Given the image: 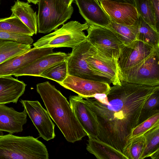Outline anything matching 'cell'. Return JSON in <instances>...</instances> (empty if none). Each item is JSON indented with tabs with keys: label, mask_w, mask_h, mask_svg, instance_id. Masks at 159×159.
I'll use <instances>...</instances> for the list:
<instances>
[{
	"label": "cell",
	"mask_w": 159,
	"mask_h": 159,
	"mask_svg": "<svg viewBox=\"0 0 159 159\" xmlns=\"http://www.w3.org/2000/svg\"><path fill=\"white\" fill-rule=\"evenodd\" d=\"M1 4V0H0V4Z\"/></svg>",
	"instance_id": "obj_37"
},
{
	"label": "cell",
	"mask_w": 159,
	"mask_h": 159,
	"mask_svg": "<svg viewBox=\"0 0 159 159\" xmlns=\"http://www.w3.org/2000/svg\"><path fill=\"white\" fill-rule=\"evenodd\" d=\"M159 113V90L153 93L144 105L139 118L138 125L151 116Z\"/></svg>",
	"instance_id": "obj_30"
},
{
	"label": "cell",
	"mask_w": 159,
	"mask_h": 159,
	"mask_svg": "<svg viewBox=\"0 0 159 159\" xmlns=\"http://www.w3.org/2000/svg\"><path fill=\"white\" fill-rule=\"evenodd\" d=\"M26 84L11 75L0 76V104L16 103L24 93Z\"/></svg>",
	"instance_id": "obj_19"
},
{
	"label": "cell",
	"mask_w": 159,
	"mask_h": 159,
	"mask_svg": "<svg viewBox=\"0 0 159 159\" xmlns=\"http://www.w3.org/2000/svg\"><path fill=\"white\" fill-rule=\"evenodd\" d=\"M145 145L140 159L150 157L156 153L159 152V125L145 132Z\"/></svg>",
	"instance_id": "obj_26"
},
{
	"label": "cell",
	"mask_w": 159,
	"mask_h": 159,
	"mask_svg": "<svg viewBox=\"0 0 159 159\" xmlns=\"http://www.w3.org/2000/svg\"><path fill=\"white\" fill-rule=\"evenodd\" d=\"M74 0H61L63 3L67 6L69 7Z\"/></svg>",
	"instance_id": "obj_35"
},
{
	"label": "cell",
	"mask_w": 159,
	"mask_h": 159,
	"mask_svg": "<svg viewBox=\"0 0 159 159\" xmlns=\"http://www.w3.org/2000/svg\"><path fill=\"white\" fill-rule=\"evenodd\" d=\"M68 54L62 52H53L43 56L15 72L16 77L24 75L40 76L50 67L66 60Z\"/></svg>",
	"instance_id": "obj_16"
},
{
	"label": "cell",
	"mask_w": 159,
	"mask_h": 159,
	"mask_svg": "<svg viewBox=\"0 0 159 159\" xmlns=\"http://www.w3.org/2000/svg\"><path fill=\"white\" fill-rule=\"evenodd\" d=\"M92 45L87 39L72 48L66 59L68 74L90 80L106 82L110 81L92 69L85 59L90 52Z\"/></svg>",
	"instance_id": "obj_7"
},
{
	"label": "cell",
	"mask_w": 159,
	"mask_h": 159,
	"mask_svg": "<svg viewBox=\"0 0 159 159\" xmlns=\"http://www.w3.org/2000/svg\"><path fill=\"white\" fill-rule=\"evenodd\" d=\"M86 149L98 159H128L122 152L100 140L88 136Z\"/></svg>",
	"instance_id": "obj_20"
},
{
	"label": "cell",
	"mask_w": 159,
	"mask_h": 159,
	"mask_svg": "<svg viewBox=\"0 0 159 159\" xmlns=\"http://www.w3.org/2000/svg\"><path fill=\"white\" fill-rule=\"evenodd\" d=\"M158 125L159 113L151 116L135 127L131 133L130 139L133 137L143 134L151 128Z\"/></svg>",
	"instance_id": "obj_31"
},
{
	"label": "cell",
	"mask_w": 159,
	"mask_h": 159,
	"mask_svg": "<svg viewBox=\"0 0 159 159\" xmlns=\"http://www.w3.org/2000/svg\"><path fill=\"white\" fill-rule=\"evenodd\" d=\"M31 45L11 40L0 39V64L16 56L26 52Z\"/></svg>",
	"instance_id": "obj_23"
},
{
	"label": "cell",
	"mask_w": 159,
	"mask_h": 159,
	"mask_svg": "<svg viewBox=\"0 0 159 159\" xmlns=\"http://www.w3.org/2000/svg\"><path fill=\"white\" fill-rule=\"evenodd\" d=\"M89 25L81 24L76 21H71L38 39L33 43L37 48L68 47L72 48L86 39L84 31L87 30Z\"/></svg>",
	"instance_id": "obj_4"
},
{
	"label": "cell",
	"mask_w": 159,
	"mask_h": 159,
	"mask_svg": "<svg viewBox=\"0 0 159 159\" xmlns=\"http://www.w3.org/2000/svg\"><path fill=\"white\" fill-rule=\"evenodd\" d=\"M139 15L155 30L157 29L152 0H134Z\"/></svg>",
	"instance_id": "obj_29"
},
{
	"label": "cell",
	"mask_w": 159,
	"mask_h": 159,
	"mask_svg": "<svg viewBox=\"0 0 159 159\" xmlns=\"http://www.w3.org/2000/svg\"><path fill=\"white\" fill-rule=\"evenodd\" d=\"M145 145L143 134L131 138L123 153L128 159H140Z\"/></svg>",
	"instance_id": "obj_28"
},
{
	"label": "cell",
	"mask_w": 159,
	"mask_h": 159,
	"mask_svg": "<svg viewBox=\"0 0 159 159\" xmlns=\"http://www.w3.org/2000/svg\"><path fill=\"white\" fill-rule=\"evenodd\" d=\"M79 12L89 25L106 27L111 22L97 0H74Z\"/></svg>",
	"instance_id": "obj_15"
},
{
	"label": "cell",
	"mask_w": 159,
	"mask_h": 159,
	"mask_svg": "<svg viewBox=\"0 0 159 159\" xmlns=\"http://www.w3.org/2000/svg\"><path fill=\"white\" fill-rule=\"evenodd\" d=\"M28 2L29 3H32L34 4L38 3L39 0H27Z\"/></svg>",
	"instance_id": "obj_36"
},
{
	"label": "cell",
	"mask_w": 159,
	"mask_h": 159,
	"mask_svg": "<svg viewBox=\"0 0 159 159\" xmlns=\"http://www.w3.org/2000/svg\"><path fill=\"white\" fill-rule=\"evenodd\" d=\"M157 31L159 32V0H152Z\"/></svg>",
	"instance_id": "obj_33"
},
{
	"label": "cell",
	"mask_w": 159,
	"mask_h": 159,
	"mask_svg": "<svg viewBox=\"0 0 159 159\" xmlns=\"http://www.w3.org/2000/svg\"><path fill=\"white\" fill-rule=\"evenodd\" d=\"M99 2L111 21L127 25L139 23V15L134 5L108 0H102Z\"/></svg>",
	"instance_id": "obj_12"
},
{
	"label": "cell",
	"mask_w": 159,
	"mask_h": 159,
	"mask_svg": "<svg viewBox=\"0 0 159 159\" xmlns=\"http://www.w3.org/2000/svg\"><path fill=\"white\" fill-rule=\"evenodd\" d=\"M159 49L145 61L119 73L121 81L159 85Z\"/></svg>",
	"instance_id": "obj_8"
},
{
	"label": "cell",
	"mask_w": 159,
	"mask_h": 159,
	"mask_svg": "<svg viewBox=\"0 0 159 159\" xmlns=\"http://www.w3.org/2000/svg\"><path fill=\"white\" fill-rule=\"evenodd\" d=\"M106 27L111 30L125 46L128 45L137 40L139 31V23L127 25L111 21Z\"/></svg>",
	"instance_id": "obj_22"
},
{
	"label": "cell",
	"mask_w": 159,
	"mask_h": 159,
	"mask_svg": "<svg viewBox=\"0 0 159 159\" xmlns=\"http://www.w3.org/2000/svg\"><path fill=\"white\" fill-rule=\"evenodd\" d=\"M0 31L32 36L34 34L17 17L0 18Z\"/></svg>",
	"instance_id": "obj_25"
},
{
	"label": "cell",
	"mask_w": 159,
	"mask_h": 159,
	"mask_svg": "<svg viewBox=\"0 0 159 159\" xmlns=\"http://www.w3.org/2000/svg\"><path fill=\"white\" fill-rule=\"evenodd\" d=\"M0 39L11 40L20 43L31 45L33 40L29 35L0 31Z\"/></svg>",
	"instance_id": "obj_32"
},
{
	"label": "cell",
	"mask_w": 159,
	"mask_h": 159,
	"mask_svg": "<svg viewBox=\"0 0 159 159\" xmlns=\"http://www.w3.org/2000/svg\"><path fill=\"white\" fill-rule=\"evenodd\" d=\"M20 102L38 130L39 136L46 141L55 137V125L49 114L38 101L20 99Z\"/></svg>",
	"instance_id": "obj_9"
},
{
	"label": "cell",
	"mask_w": 159,
	"mask_h": 159,
	"mask_svg": "<svg viewBox=\"0 0 159 159\" xmlns=\"http://www.w3.org/2000/svg\"><path fill=\"white\" fill-rule=\"evenodd\" d=\"M38 31L47 34L57 29L70 19L73 13L72 5L68 7L61 0H39Z\"/></svg>",
	"instance_id": "obj_5"
},
{
	"label": "cell",
	"mask_w": 159,
	"mask_h": 159,
	"mask_svg": "<svg viewBox=\"0 0 159 159\" xmlns=\"http://www.w3.org/2000/svg\"><path fill=\"white\" fill-rule=\"evenodd\" d=\"M54 48L34 47L25 53L6 60L0 64V76L13 75L15 72L37 59L53 52Z\"/></svg>",
	"instance_id": "obj_14"
},
{
	"label": "cell",
	"mask_w": 159,
	"mask_h": 159,
	"mask_svg": "<svg viewBox=\"0 0 159 159\" xmlns=\"http://www.w3.org/2000/svg\"><path fill=\"white\" fill-rule=\"evenodd\" d=\"M86 39L102 57L118 61L125 46L115 34L106 27L90 25Z\"/></svg>",
	"instance_id": "obj_6"
},
{
	"label": "cell",
	"mask_w": 159,
	"mask_h": 159,
	"mask_svg": "<svg viewBox=\"0 0 159 159\" xmlns=\"http://www.w3.org/2000/svg\"><path fill=\"white\" fill-rule=\"evenodd\" d=\"M69 102L79 123L88 136L98 139V134L91 113L84 102V98L78 95H70Z\"/></svg>",
	"instance_id": "obj_18"
},
{
	"label": "cell",
	"mask_w": 159,
	"mask_h": 159,
	"mask_svg": "<svg viewBox=\"0 0 159 159\" xmlns=\"http://www.w3.org/2000/svg\"><path fill=\"white\" fill-rule=\"evenodd\" d=\"M27 113L24 109L21 112L12 107L0 104V131L11 134L21 132L27 121Z\"/></svg>",
	"instance_id": "obj_17"
},
{
	"label": "cell",
	"mask_w": 159,
	"mask_h": 159,
	"mask_svg": "<svg viewBox=\"0 0 159 159\" xmlns=\"http://www.w3.org/2000/svg\"><path fill=\"white\" fill-rule=\"evenodd\" d=\"M68 75L66 60L57 63L42 72L40 76L52 80L58 84L62 82Z\"/></svg>",
	"instance_id": "obj_27"
},
{
	"label": "cell",
	"mask_w": 159,
	"mask_h": 159,
	"mask_svg": "<svg viewBox=\"0 0 159 159\" xmlns=\"http://www.w3.org/2000/svg\"><path fill=\"white\" fill-rule=\"evenodd\" d=\"M158 49L159 47L153 48L139 40L124 46L118 61L119 74L145 61Z\"/></svg>",
	"instance_id": "obj_10"
},
{
	"label": "cell",
	"mask_w": 159,
	"mask_h": 159,
	"mask_svg": "<svg viewBox=\"0 0 159 159\" xmlns=\"http://www.w3.org/2000/svg\"><path fill=\"white\" fill-rule=\"evenodd\" d=\"M139 31L137 40L142 41L153 48L159 47V33L139 15Z\"/></svg>",
	"instance_id": "obj_24"
},
{
	"label": "cell",
	"mask_w": 159,
	"mask_h": 159,
	"mask_svg": "<svg viewBox=\"0 0 159 159\" xmlns=\"http://www.w3.org/2000/svg\"><path fill=\"white\" fill-rule=\"evenodd\" d=\"M159 90L151 86L121 81L111 87L107 95L98 94L84 101L91 114L98 139L123 153L131 133L138 125L142 108Z\"/></svg>",
	"instance_id": "obj_1"
},
{
	"label": "cell",
	"mask_w": 159,
	"mask_h": 159,
	"mask_svg": "<svg viewBox=\"0 0 159 159\" xmlns=\"http://www.w3.org/2000/svg\"><path fill=\"white\" fill-rule=\"evenodd\" d=\"M59 84L84 98H93L98 94L107 95L111 88L110 84L106 82L85 79L68 74L65 80Z\"/></svg>",
	"instance_id": "obj_11"
},
{
	"label": "cell",
	"mask_w": 159,
	"mask_h": 159,
	"mask_svg": "<svg viewBox=\"0 0 159 159\" xmlns=\"http://www.w3.org/2000/svg\"><path fill=\"white\" fill-rule=\"evenodd\" d=\"M36 90L49 115L66 140L74 143L87 136L77 120L69 102L48 81L38 84Z\"/></svg>",
	"instance_id": "obj_2"
},
{
	"label": "cell",
	"mask_w": 159,
	"mask_h": 159,
	"mask_svg": "<svg viewBox=\"0 0 159 159\" xmlns=\"http://www.w3.org/2000/svg\"><path fill=\"white\" fill-rule=\"evenodd\" d=\"M85 60L92 69L109 79L113 85L121 84L117 60L102 57L92 45Z\"/></svg>",
	"instance_id": "obj_13"
},
{
	"label": "cell",
	"mask_w": 159,
	"mask_h": 159,
	"mask_svg": "<svg viewBox=\"0 0 159 159\" xmlns=\"http://www.w3.org/2000/svg\"><path fill=\"white\" fill-rule=\"evenodd\" d=\"M46 146L32 136L0 135V159H48Z\"/></svg>",
	"instance_id": "obj_3"
},
{
	"label": "cell",
	"mask_w": 159,
	"mask_h": 159,
	"mask_svg": "<svg viewBox=\"0 0 159 159\" xmlns=\"http://www.w3.org/2000/svg\"><path fill=\"white\" fill-rule=\"evenodd\" d=\"M11 15L17 17L34 34L38 32L37 16L28 2L16 0L11 8Z\"/></svg>",
	"instance_id": "obj_21"
},
{
	"label": "cell",
	"mask_w": 159,
	"mask_h": 159,
	"mask_svg": "<svg viewBox=\"0 0 159 159\" xmlns=\"http://www.w3.org/2000/svg\"><path fill=\"white\" fill-rule=\"evenodd\" d=\"M100 2L104 0H97ZM113 1H115L119 2L127 3L132 4L135 6V3L134 0H108Z\"/></svg>",
	"instance_id": "obj_34"
}]
</instances>
